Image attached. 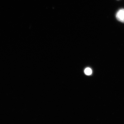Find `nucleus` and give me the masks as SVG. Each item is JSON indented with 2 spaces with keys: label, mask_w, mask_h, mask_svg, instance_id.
Listing matches in <instances>:
<instances>
[{
  "label": "nucleus",
  "mask_w": 124,
  "mask_h": 124,
  "mask_svg": "<svg viewBox=\"0 0 124 124\" xmlns=\"http://www.w3.org/2000/svg\"><path fill=\"white\" fill-rule=\"evenodd\" d=\"M116 17L118 21L124 23V9L119 10L116 14Z\"/></svg>",
  "instance_id": "f257e3e1"
},
{
  "label": "nucleus",
  "mask_w": 124,
  "mask_h": 124,
  "mask_svg": "<svg viewBox=\"0 0 124 124\" xmlns=\"http://www.w3.org/2000/svg\"><path fill=\"white\" fill-rule=\"evenodd\" d=\"M85 73L86 75H90L92 73V70L89 68H87L85 70Z\"/></svg>",
  "instance_id": "f03ea898"
}]
</instances>
